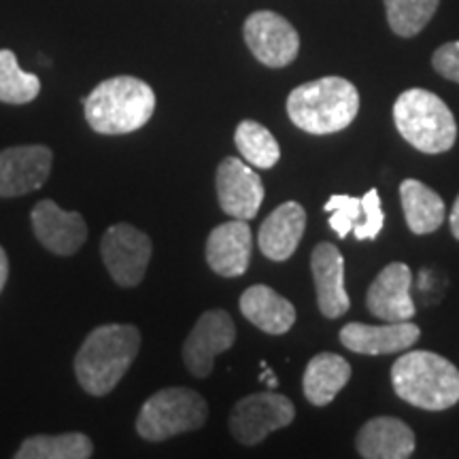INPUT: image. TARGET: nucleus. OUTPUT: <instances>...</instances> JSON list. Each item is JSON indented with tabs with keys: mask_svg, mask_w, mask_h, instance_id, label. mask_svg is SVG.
<instances>
[{
	"mask_svg": "<svg viewBox=\"0 0 459 459\" xmlns=\"http://www.w3.org/2000/svg\"><path fill=\"white\" fill-rule=\"evenodd\" d=\"M254 249V234L245 220H232L211 230L206 238V264L215 274L226 279L247 273Z\"/></svg>",
	"mask_w": 459,
	"mask_h": 459,
	"instance_id": "14",
	"label": "nucleus"
},
{
	"mask_svg": "<svg viewBox=\"0 0 459 459\" xmlns=\"http://www.w3.org/2000/svg\"><path fill=\"white\" fill-rule=\"evenodd\" d=\"M238 307L245 319L266 334H285L296 324L294 304L268 285H251L245 290Z\"/></svg>",
	"mask_w": 459,
	"mask_h": 459,
	"instance_id": "20",
	"label": "nucleus"
},
{
	"mask_svg": "<svg viewBox=\"0 0 459 459\" xmlns=\"http://www.w3.org/2000/svg\"><path fill=\"white\" fill-rule=\"evenodd\" d=\"M383 223H385V213H383L381 196L377 189H370L364 198H361V217L353 226L355 238L358 240H375L381 234Z\"/></svg>",
	"mask_w": 459,
	"mask_h": 459,
	"instance_id": "28",
	"label": "nucleus"
},
{
	"mask_svg": "<svg viewBox=\"0 0 459 459\" xmlns=\"http://www.w3.org/2000/svg\"><path fill=\"white\" fill-rule=\"evenodd\" d=\"M364 459H406L415 451V434L395 417H375L366 421L355 438Z\"/></svg>",
	"mask_w": 459,
	"mask_h": 459,
	"instance_id": "19",
	"label": "nucleus"
},
{
	"mask_svg": "<svg viewBox=\"0 0 459 459\" xmlns=\"http://www.w3.org/2000/svg\"><path fill=\"white\" fill-rule=\"evenodd\" d=\"M234 143H237L245 162L255 166V169H273L281 158V147L273 132L254 119H245L237 126Z\"/></svg>",
	"mask_w": 459,
	"mask_h": 459,
	"instance_id": "24",
	"label": "nucleus"
},
{
	"mask_svg": "<svg viewBox=\"0 0 459 459\" xmlns=\"http://www.w3.org/2000/svg\"><path fill=\"white\" fill-rule=\"evenodd\" d=\"M41 91L37 74L22 71L11 49H0V102L7 105H26Z\"/></svg>",
	"mask_w": 459,
	"mask_h": 459,
	"instance_id": "25",
	"label": "nucleus"
},
{
	"mask_svg": "<svg viewBox=\"0 0 459 459\" xmlns=\"http://www.w3.org/2000/svg\"><path fill=\"white\" fill-rule=\"evenodd\" d=\"M94 453V443L82 432L39 434L22 443L17 459H88Z\"/></svg>",
	"mask_w": 459,
	"mask_h": 459,
	"instance_id": "23",
	"label": "nucleus"
},
{
	"mask_svg": "<svg viewBox=\"0 0 459 459\" xmlns=\"http://www.w3.org/2000/svg\"><path fill=\"white\" fill-rule=\"evenodd\" d=\"M141 332L134 325L107 324L91 330L74 358V375L90 395L111 394L136 359Z\"/></svg>",
	"mask_w": 459,
	"mask_h": 459,
	"instance_id": "1",
	"label": "nucleus"
},
{
	"mask_svg": "<svg viewBox=\"0 0 459 459\" xmlns=\"http://www.w3.org/2000/svg\"><path fill=\"white\" fill-rule=\"evenodd\" d=\"M209 417L206 400L187 387L160 389L145 400L136 417V432L149 443H162L172 436L200 429Z\"/></svg>",
	"mask_w": 459,
	"mask_h": 459,
	"instance_id": "6",
	"label": "nucleus"
},
{
	"mask_svg": "<svg viewBox=\"0 0 459 459\" xmlns=\"http://www.w3.org/2000/svg\"><path fill=\"white\" fill-rule=\"evenodd\" d=\"M411 281L412 273L406 264H387L368 287V294H366L368 311L383 321H411L415 317Z\"/></svg>",
	"mask_w": 459,
	"mask_h": 459,
	"instance_id": "15",
	"label": "nucleus"
},
{
	"mask_svg": "<svg viewBox=\"0 0 459 459\" xmlns=\"http://www.w3.org/2000/svg\"><path fill=\"white\" fill-rule=\"evenodd\" d=\"M432 66L440 77L459 83V41L445 43L432 56Z\"/></svg>",
	"mask_w": 459,
	"mask_h": 459,
	"instance_id": "29",
	"label": "nucleus"
},
{
	"mask_svg": "<svg viewBox=\"0 0 459 459\" xmlns=\"http://www.w3.org/2000/svg\"><path fill=\"white\" fill-rule=\"evenodd\" d=\"M262 366H264V372H262V377H260V381H266V385L271 387V389H274L279 385L277 383V377H274V372L268 368L266 366V361H262Z\"/></svg>",
	"mask_w": 459,
	"mask_h": 459,
	"instance_id": "32",
	"label": "nucleus"
},
{
	"mask_svg": "<svg viewBox=\"0 0 459 459\" xmlns=\"http://www.w3.org/2000/svg\"><path fill=\"white\" fill-rule=\"evenodd\" d=\"M83 111L90 128L99 134H130L153 117L156 94L143 79L119 74L91 90Z\"/></svg>",
	"mask_w": 459,
	"mask_h": 459,
	"instance_id": "2",
	"label": "nucleus"
},
{
	"mask_svg": "<svg viewBox=\"0 0 459 459\" xmlns=\"http://www.w3.org/2000/svg\"><path fill=\"white\" fill-rule=\"evenodd\" d=\"M351 378V364L336 353H319L307 364L302 378L304 398L313 406H328Z\"/></svg>",
	"mask_w": 459,
	"mask_h": 459,
	"instance_id": "21",
	"label": "nucleus"
},
{
	"mask_svg": "<svg viewBox=\"0 0 459 459\" xmlns=\"http://www.w3.org/2000/svg\"><path fill=\"white\" fill-rule=\"evenodd\" d=\"M394 392L421 411L440 412L459 402V370L443 355L409 351L392 366Z\"/></svg>",
	"mask_w": 459,
	"mask_h": 459,
	"instance_id": "4",
	"label": "nucleus"
},
{
	"mask_svg": "<svg viewBox=\"0 0 459 459\" xmlns=\"http://www.w3.org/2000/svg\"><path fill=\"white\" fill-rule=\"evenodd\" d=\"M217 200L221 211L234 220H254L264 203V183L251 164L226 158L217 166Z\"/></svg>",
	"mask_w": 459,
	"mask_h": 459,
	"instance_id": "11",
	"label": "nucleus"
},
{
	"mask_svg": "<svg viewBox=\"0 0 459 459\" xmlns=\"http://www.w3.org/2000/svg\"><path fill=\"white\" fill-rule=\"evenodd\" d=\"M311 271L321 315L336 319L347 313L351 302L344 291V257L341 249L332 243H319L311 254Z\"/></svg>",
	"mask_w": 459,
	"mask_h": 459,
	"instance_id": "17",
	"label": "nucleus"
},
{
	"mask_svg": "<svg viewBox=\"0 0 459 459\" xmlns=\"http://www.w3.org/2000/svg\"><path fill=\"white\" fill-rule=\"evenodd\" d=\"M100 254L111 279L122 287H136L145 279L152 262V238L130 223H117L105 232Z\"/></svg>",
	"mask_w": 459,
	"mask_h": 459,
	"instance_id": "8",
	"label": "nucleus"
},
{
	"mask_svg": "<svg viewBox=\"0 0 459 459\" xmlns=\"http://www.w3.org/2000/svg\"><path fill=\"white\" fill-rule=\"evenodd\" d=\"M359 111V94L342 77H321L302 83L287 96V115L308 134H334L353 124Z\"/></svg>",
	"mask_w": 459,
	"mask_h": 459,
	"instance_id": "3",
	"label": "nucleus"
},
{
	"mask_svg": "<svg viewBox=\"0 0 459 459\" xmlns=\"http://www.w3.org/2000/svg\"><path fill=\"white\" fill-rule=\"evenodd\" d=\"M9 279V257L4 254V249L0 247V291L4 290V283Z\"/></svg>",
	"mask_w": 459,
	"mask_h": 459,
	"instance_id": "30",
	"label": "nucleus"
},
{
	"mask_svg": "<svg viewBox=\"0 0 459 459\" xmlns=\"http://www.w3.org/2000/svg\"><path fill=\"white\" fill-rule=\"evenodd\" d=\"M39 243L51 254L68 257L82 249L88 238V226L77 211L60 209L54 200H41L30 213Z\"/></svg>",
	"mask_w": 459,
	"mask_h": 459,
	"instance_id": "13",
	"label": "nucleus"
},
{
	"mask_svg": "<svg viewBox=\"0 0 459 459\" xmlns=\"http://www.w3.org/2000/svg\"><path fill=\"white\" fill-rule=\"evenodd\" d=\"M394 122L402 139L429 156H438L455 145V117L434 91L421 88L402 91L394 105Z\"/></svg>",
	"mask_w": 459,
	"mask_h": 459,
	"instance_id": "5",
	"label": "nucleus"
},
{
	"mask_svg": "<svg viewBox=\"0 0 459 459\" xmlns=\"http://www.w3.org/2000/svg\"><path fill=\"white\" fill-rule=\"evenodd\" d=\"M51 153L45 145H20L0 152V198H17L43 187L51 172Z\"/></svg>",
	"mask_w": 459,
	"mask_h": 459,
	"instance_id": "12",
	"label": "nucleus"
},
{
	"mask_svg": "<svg viewBox=\"0 0 459 459\" xmlns=\"http://www.w3.org/2000/svg\"><path fill=\"white\" fill-rule=\"evenodd\" d=\"M400 200L404 220L415 234H432L445 221V200L432 187L417 179L400 183Z\"/></svg>",
	"mask_w": 459,
	"mask_h": 459,
	"instance_id": "22",
	"label": "nucleus"
},
{
	"mask_svg": "<svg viewBox=\"0 0 459 459\" xmlns=\"http://www.w3.org/2000/svg\"><path fill=\"white\" fill-rule=\"evenodd\" d=\"M237 341V325L221 308L206 311L198 317L183 344V361L194 377L204 378L213 372V359L228 351Z\"/></svg>",
	"mask_w": 459,
	"mask_h": 459,
	"instance_id": "10",
	"label": "nucleus"
},
{
	"mask_svg": "<svg viewBox=\"0 0 459 459\" xmlns=\"http://www.w3.org/2000/svg\"><path fill=\"white\" fill-rule=\"evenodd\" d=\"M440 0H385L387 24L402 39H411L429 24Z\"/></svg>",
	"mask_w": 459,
	"mask_h": 459,
	"instance_id": "26",
	"label": "nucleus"
},
{
	"mask_svg": "<svg viewBox=\"0 0 459 459\" xmlns=\"http://www.w3.org/2000/svg\"><path fill=\"white\" fill-rule=\"evenodd\" d=\"M245 43L255 60L264 66L283 68L296 60L300 51V37L296 28L274 11H255L247 17Z\"/></svg>",
	"mask_w": 459,
	"mask_h": 459,
	"instance_id": "9",
	"label": "nucleus"
},
{
	"mask_svg": "<svg viewBox=\"0 0 459 459\" xmlns=\"http://www.w3.org/2000/svg\"><path fill=\"white\" fill-rule=\"evenodd\" d=\"M421 330L412 321H385V325L351 324L342 325L341 342L349 351L361 355H389L411 349L419 341Z\"/></svg>",
	"mask_w": 459,
	"mask_h": 459,
	"instance_id": "16",
	"label": "nucleus"
},
{
	"mask_svg": "<svg viewBox=\"0 0 459 459\" xmlns=\"http://www.w3.org/2000/svg\"><path fill=\"white\" fill-rule=\"evenodd\" d=\"M449 221H451V232H453V237H455V238L459 240V196L455 198V204H453V211H451Z\"/></svg>",
	"mask_w": 459,
	"mask_h": 459,
	"instance_id": "31",
	"label": "nucleus"
},
{
	"mask_svg": "<svg viewBox=\"0 0 459 459\" xmlns=\"http://www.w3.org/2000/svg\"><path fill=\"white\" fill-rule=\"evenodd\" d=\"M307 230V213L302 204L283 203L262 221L257 245L268 260L285 262L296 254Z\"/></svg>",
	"mask_w": 459,
	"mask_h": 459,
	"instance_id": "18",
	"label": "nucleus"
},
{
	"mask_svg": "<svg viewBox=\"0 0 459 459\" xmlns=\"http://www.w3.org/2000/svg\"><path fill=\"white\" fill-rule=\"evenodd\" d=\"M296 417V406L277 392H257L238 400L230 412V432L240 445L255 446L268 434L287 428Z\"/></svg>",
	"mask_w": 459,
	"mask_h": 459,
	"instance_id": "7",
	"label": "nucleus"
},
{
	"mask_svg": "<svg viewBox=\"0 0 459 459\" xmlns=\"http://www.w3.org/2000/svg\"><path fill=\"white\" fill-rule=\"evenodd\" d=\"M324 209L328 211V213H332L330 228L334 230L338 237L344 238L349 232H351L355 223L359 221L361 200L347 196V194H334V196L324 204Z\"/></svg>",
	"mask_w": 459,
	"mask_h": 459,
	"instance_id": "27",
	"label": "nucleus"
}]
</instances>
